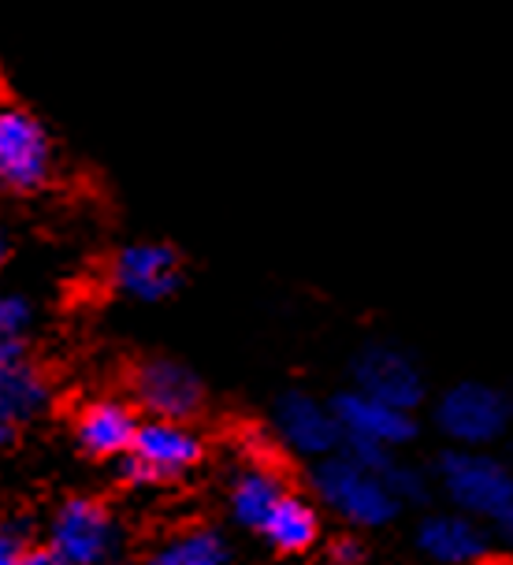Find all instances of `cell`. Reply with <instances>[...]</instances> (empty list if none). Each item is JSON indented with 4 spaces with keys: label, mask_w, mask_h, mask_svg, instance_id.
I'll list each match as a JSON object with an SVG mask.
<instances>
[{
    "label": "cell",
    "mask_w": 513,
    "mask_h": 565,
    "mask_svg": "<svg viewBox=\"0 0 513 565\" xmlns=\"http://www.w3.org/2000/svg\"><path fill=\"white\" fill-rule=\"evenodd\" d=\"M384 488L391 499L398 502V510H431V499H436V483H431V472L428 466H420V461H409V458H398L391 461L384 477Z\"/></svg>",
    "instance_id": "cell-18"
},
{
    "label": "cell",
    "mask_w": 513,
    "mask_h": 565,
    "mask_svg": "<svg viewBox=\"0 0 513 565\" xmlns=\"http://www.w3.org/2000/svg\"><path fill=\"white\" fill-rule=\"evenodd\" d=\"M30 328H34V301L15 290H0V365L26 358Z\"/></svg>",
    "instance_id": "cell-19"
},
{
    "label": "cell",
    "mask_w": 513,
    "mask_h": 565,
    "mask_svg": "<svg viewBox=\"0 0 513 565\" xmlns=\"http://www.w3.org/2000/svg\"><path fill=\"white\" fill-rule=\"evenodd\" d=\"M119 521L100 499L75 494L64 499L49 524V547H53L67 565H105L119 551Z\"/></svg>",
    "instance_id": "cell-7"
},
{
    "label": "cell",
    "mask_w": 513,
    "mask_h": 565,
    "mask_svg": "<svg viewBox=\"0 0 513 565\" xmlns=\"http://www.w3.org/2000/svg\"><path fill=\"white\" fill-rule=\"evenodd\" d=\"M56 171V149L45 124L26 108L0 105V190L38 194Z\"/></svg>",
    "instance_id": "cell-6"
},
{
    "label": "cell",
    "mask_w": 513,
    "mask_h": 565,
    "mask_svg": "<svg viewBox=\"0 0 513 565\" xmlns=\"http://www.w3.org/2000/svg\"><path fill=\"white\" fill-rule=\"evenodd\" d=\"M26 551H30V524L23 518L0 521V565H23Z\"/></svg>",
    "instance_id": "cell-21"
},
{
    "label": "cell",
    "mask_w": 513,
    "mask_h": 565,
    "mask_svg": "<svg viewBox=\"0 0 513 565\" xmlns=\"http://www.w3.org/2000/svg\"><path fill=\"white\" fill-rule=\"evenodd\" d=\"M12 439H15V428H12V424H4V420H0V450H8V447H12Z\"/></svg>",
    "instance_id": "cell-25"
},
{
    "label": "cell",
    "mask_w": 513,
    "mask_h": 565,
    "mask_svg": "<svg viewBox=\"0 0 513 565\" xmlns=\"http://www.w3.org/2000/svg\"><path fill=\"white\" fill-rule=\"evenodd\" d=\"M53 380L45 376L34 361H12V365H0V420L19 424L42 417L53 406Z\"/></svg>",
    "instance_id": "cell-16"
},
{
    "label": "cell",
    "mask_w": 513,
    "mask_h": 565,
    "mask_svg": "<svg viewBox=\"0 0 513 565\" xmlns=\"http://www.w3.org/2000/svg\"><path fill=\"white\" fill-rule=\"evenodd\" d=\"M108 279L124 298L157 306L183 287V257L168 242H130L113 257Z\"/></svg>",
    "instance_id": "cell-10"
},
{
    "label": "cell",
    "mask_w": 513,
    "mask_h": 565,
    "mask_svg": "<svg viewBox=\"0 0 513 565\" xmlns=\"http://www.w3.org/2000/svg\"><path fill=\"white\" fill-rule=\"evenodd\" d=\"M506 439H510V447H513V431H510V436H506Z\"/></svg>",
    "instance_id": "cell-28"
},
{
    "label": "cell",
    "mask_w": 513,
    "mask_h": 565,
    "mask_svg": "<svg viewBox=\"0 0 513 565\" xmlns=\"http://www.w3.org/2000/svg\"><path fill=\"white\" fill-rule=\"evenodd\" d=\"M510 565H513V562H510Z\"/></svg>",
    "instance_id": "cell-29"
},
{
    "label": "cell",
    "mask_w": 513,
    "mask_h": 565,
    "mask_svg": "<svg viewBox=\"0 0 513 565\" xmlns=\"http://www.w3.org/2000/svg\"><path fill=\"white\" fill-rule=\"evenodd\" d=\"M431 483L447 499V510L480 524H495L513 507V466L491 450L439 447L428 461Z\"/></svg>",
    "instance_id": "cell-1"
},
{
    "label": "cell",
    "mask_w": 513,
    "mask_h": 565,
    "mask_svg": "<svg viewBox=\"0 0 513 565\" xmlns=\"http://www.w3.org/2000/svg\"><path fill=\"white\" fill-rule=\"evenodd\" d=\"M350 387L402 413H417L431 395L420 361L387 339H372L350 358Z\"/></svg>",
    "instance_id": "cell-5"
},
{
    "label": "cell",
    "mask_w": 513,
    "mask_h": 565,
    "mask_svg": "<svg viewBox=\"0 0 513 565\" xmlns=\"http://www.w3.org/2000/svg\"><path fill=\"white\" fill-rule=\"evenodd\" d=\"M146 565H231V540L216 524H190L160 543Z\"/></svg>",
    "instance_id": "cell-17"
},
{
    "label": "cell",
    "mask_w": 513,
    "mask_h": 565,
    "mask_svg": "<svg viewBox=\"0 0 513 565\" xmlns=\"http://www.w3.org/2000/svg\"><path fill=\"white\" fill-rule=\"evenodd\" d=\"M271 431H276V439L290 454L306 458L309 466L339 454L342 443V428L328 402L298 387H290L276 398V406H271Z\"/></svg>",
    "instance_id": "cell-9"
},
{
    "label": "cell",
    "mask_w": 513,
    "mask_h": 565,
    "mask_svg": "<svg viewBox=\"0 0 513 565\" xmlns=\"http://www.w3.org/2000/svg\"><path fill=\"white\" fill-rule=\"evenodd\" d=\"M138 413L135 406L119 398H94L78 409L75 439L89 458H124L130 443L138 436Z\"/></svg>",
    "instance_id": "cell-14"
},
{
    "label": "cell",
    "mask_w": 513,
    "mask_h": 565,
    "mask_svg": "<svg viewBox=\"0 0 513 565\" xmlns=\"http://www.w3.org/2000/svg\"><path fill=\"white\" fill-rule=\"evenodd\" d=\"M510 413H513V391H510Z\"/></svg>",
    "instance_id": "cell-27"
},
{
    "label": "cell",
    "mask_w": 513,
    "mask_h": 565,
    "mask_svg": "<svg viewBox=\"0 0 513 565\" xmlns=\"http://www.w3.org/2000/svg\"><path fill=\"white\" fill-rule=\"evenodd\" d=\"M339 454L350 461V466L365 469V472H372V477H384L391 461L398 458L395 450L380 447V443H368V439H350V436H342V443H339Z\"/></svg>",
    "instance_id": "cell-20"
},
{
    "label": "cell",
    "mask_w": 513,
    "mask_h": 565,
    "mask_svg": "<svg viewBox=\"0 0 513 565\" xmlns=\"http://www.w3.org/2000/svg\"><path fill=\"white\" fill-rule=\"evenodd\" d=\"M130 395L149 413V420L186 424L205 406V383L175 358H146L130 372Z\"/></svg>",
    "instance_id": "cell-8"
},
{
    "label": "cell",
    "mask_w": 513,
    "mask_h": 565,
    "mask_svg": "<svg viewBox=\"0 0 513 565\" xmlns=\"http://www.w3.org/2000/svg\"><path fill=\"white\" fill-rule=\"evenodd\" d=\"M491 540H495V547H502L506 554H513V507L502 513V518L491 524Z\"/></svg>",
    "instance_id": "cell-23"
},
{
    "label": "cell",
    "mask_w": 513,
    "mask_h": 565,
    "mask_svg": "<svg viewBox=\"0 0 513 565\" xmlns=\"http://www.w3.org/2000/svg\"><path fill=\"white\" fill-rule=\"evenodd\" d=\"M23 565H67L64 558H60V554L49 547V543H30V551L23 554Z\"/></svg>",
    "instance_id": "cell-24"
},
{
    "label": "cell",
    "mask_w": 513,
    "mask_h": 565,
    "mask_svg": "<svg viewBox=\"0 0 513 565\" xmlns=\"http://www.w3.org/2000/svg\"><path fill=\"white\" fill-rule=\"evenodd\" d=\"M431 424L447 447L491 450L513 431L510 391L488 380H458L431 402Z\"/></svg>",
    "instance_id": "cell-2"
},
{
    "label": "cell",
    "mask_w": 513,
    "mask_h": 565,
    "mask_svg": "<svg viewBox=\"0 0 513 565\" xmlns=\"http://www.w3.org/2000/svg\"><path fill=\"white\" fill-rule=\"evenodd\" d=\"M4 260H8V238H4V231H0V268H4Z\"/></svg>",
    "instance_id": "cell-26"
},
{
    "label": "cell",
    "mask_w": 513,
    "mask_h": 565,
    "mask_svg": "<svg viewBox=\"0 0 513 565\" xmlns=\"http://www.w3.org/2000/svg\"><path fill=\"white\" fill-rule=\"evenodd\" d=\"M309 488H313L317 507L331 510L342 524H350L357 532L387 529V524L402 518L398 502L387 494L384 480L350 466L342 454H331V458H320L309 466Z\"/></svg>",
    "instance_id": "cell-3"
},
{
    "label": "cell",
    "mask_w": 513,
    "mask_h": 565,
    "mask_svg": "<svg viewBox=\"0 0 513 565\" xmlns=\"http://www.w3.org/2000/svg\"><path fill=\"white\" fill-rule=\"evenodd\" d=\"M328 406L335 413L342 436H350V439H368V443H380V447L398 454L402 447L417 443V436H420L417 413H402L395 406H384V402L361 395L354 387H342L339 395H331Z\"/></svg>",
    "instance_id": "cell-12"
},
{
    "label": "cell",
    "mask_w": 513,
    "mask_h": 565,
    "mask_svg": "<svg viewBox=\"0 0 513 565\" xmlns=\"http://www.w3.org/2000/svg\"><path fill=\"white\" fill-rule=\"evenodd\" d=\"M205 458V439L190 424L142 420L130 450L119 458V480L127 488H157L183 477Z\"/></svg>",
    "instance_id": "cell-4"
},
{
    "label": "cell",
    "mask_w": 513,
    "mask_h": 565,
    "mask_svg": "<svg viewBox=\"0 0 513 565\" xmlns=\"http://www.w3.org/2000/svg\"><path fill=\"white\" fill-rule=\"evenodd\" d=\"M287 488V472L268 458V454H254L243 469L231 477L227 483V507L243 529H260L265 518L276 510V502L284 499Z\"/></svg>",
    "instance_id": "cell-13"
},
{
    "label": "cell",
    "mask_w": 513,
    "mask_h": 565,
    "mask_svg": "<svg viewBox=\"0 0 513 565\" xmlns=\"http://www.w3.org/2000/svg\"><path fill=\"white\" fill-rule=\"evenodd\" d=\"M328 562L331 565H365L368 562L365 540L354 536V532H342V536L328 543Z\"/></svg>",
    "instance_id": "cell-22"
},
{
    "label": "cell",
    "mask_w": 513,
    "mask_h": 565,
    "mask_svg": "<svg viewBox=\"0 0 513 565\" xmlns=\"http://www.w3.org/2000/svg\"><path fill=\"white\" fill-rule=\"evenodd\" d=\"M417 551L431 565H488L495 558L491 529L455 510H428L414 529Z\"/></svg>",
    "instance_id": "cell-11"
},
{
    "label": "cell",
    "mask_w": 513,
    "mask_h": 565,
    "mask_svg": "<svg viewBox=\"0 0 513 565\" xmlns=\"http://www.w3.org/2000/svg\"><path fill=\"white\" fill-rule=\"evenodd\" d=\"M257 532L265 536V543L276 554H306L320 543L324 521H320V507L313 499L287 491Z\"/></svg>",
    "instance_id": "cell-15"
}]
</instances>
